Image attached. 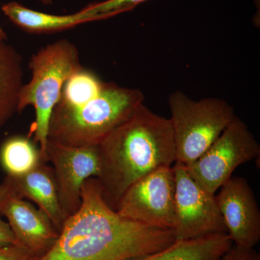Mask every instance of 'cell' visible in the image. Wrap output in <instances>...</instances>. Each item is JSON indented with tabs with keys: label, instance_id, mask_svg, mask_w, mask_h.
<instances>
[{
	"label": "cell",
	"instance_id": "obj_1",
	"mask_svg": "<svg viewBox=\"0 0 260 260\" xmlns=\"http://www.w3.org/2000/svg\"><path fill=\"white\" fill-rule=\"evenodd\" d=\"M175 242L173 231L132 221L112 209L93 177L84 183L79 209L66 218L56 242L39 260H124Z\"/></svg>",
	"mask_w": 260,
	"mask_h": 260
},
{
	"label": "cell",
	"instance_id": "obj_2",
	"mask_svg": "<svg viewBox=\"0 0 260 260\" xmlns=\"http://www.w3.org/2000/svg\"><path fill=\"white\" fill-rule=\"evenodd\" d=\"M103 199L116 210L133 183L159 168L176 162L170 119L141 104L97 145Z\"/></svg>",
	"mask_w": 260,
	"mask_h": 260
},
{
	"label": "cell",
	"instance_id": "obj_3",
	"mask_svg": "<svg viewBox=\"0 0 260 260\" xmlns=\"http://www.w3.org/2000/svg\"><path fill=\"white\" fill-rule=\"evenodd\" d=\"M139 89L106 83L98 96L73 109H54L48 141L72 147L96 146L144 102Z\"/></svg>",
	"mask_w": 260,
	"mask_h": 260
},
{
	"label": "cell",
	"instance_id": "obj_4",
	"mask_svg": "<svg viewBox=\"0 0 260 260\" xmlns=\"http://www.w3.org/2000/svg\"><path fill=\"white\" fill-rule=\"evenodd\" d=\"M82 68L78 48L68 39H60L42 48L29 62L31 79L20 89L18 113L28 106L34 107L35 120L30 133L34 135V143L39 145L44 162H47L51 114L60 99L64 83Z\"/></svg>",
	"mask_w": 260,
	"mask_h": 260
},
{
	"label": "cell",
	"instance_id": "obj_5",
	"mask_svg": "<svg viewBox=\"0 0 260 260\" xmlns=\"http://www.w3.org/2000/svg\"><path fill=\"white\" fill-rule=\"evenodd\" d=\"M168 102L176 162L185 167L198 160L237 116L234 108L219 98L194 101L176 90L170 94Z\"/></svg>",
	"mask_w": 260,
	"mask_h": 260
},
{
	"label": "cell",
	"instance_id": "obj_6",
	"mask_svg": "<svg viewBox=\"0 0 260 260\" xmlns=\"http://www.w3.org/2000/svg\"><path fill=\"white\" fill-rule=\"evenodd\" d=\"M259 155L260 145L255 137L246 123L236 116L198 160L184 167L200 185L215 194L238 167Z\"/></svg>",
	"mask_w": 260,
	"mask_h": 260
},
{
	"label": "cell",
	"instance_id": "obj_7",
	"mask_svg": "<svg viewBox=\"0 0 260 260\" xmlns=\"http://www.w3.org/2000/svg\"><path fill=\"white\" fill-rule=\"evenodd\" d=\"M173 169L175 181L173 232L176 241L227 234L215 194L194 180L182 164L175 162Z\"/></svg>",
	"mask_w": 260,
	"mask_h": 260
},
{
	"label": "cell",
	"instance_id": "obj_8",
	"mask_svg": "<svg viewBox=\"0 0 260 260\" xmlns=\"http://www.w3.org/2000/svg\"><path fill=\"white\" fill-rule=\"evenodd\" d=\"M174 195L173 167L159 168L140 178L126 189L116 211L132 221L173 231Z\"/></svg>",
	"mask_w": 260,
	"mask_h": 260
},
{
	"label": "cell",
	"instance_id": "obj_9",
	"mask_svg": "<svg viewBox=\"0 0 260 260\" xmlns=\"http://www.w3.org/2000/svg\"><path fill=\"white\" fill-rule=\"evenodd\" d=\"M47 162H50L65 220L81 205L84 183L99 174L96 146L72 147L48 141Z\"/></svg>",
	"mask_w": 260,
	"mask_h": 260
},
{
	"label": "cell",
	"instance_id": "obj_10",
	"mask_svg": "<svg viewBox=\"0 0 260 260\" xmlns=\"http://www.w3.org/2000/svg\"><path fill=\"white\" fill-rule=\"evenodd\" d=\"M215 195L233 245L254 249L260 240V211L245 178L232 177Z\"/></svg>",
	"mask_w": 260,
	"mask_h": 260
},
{
	"label": "cell",
	"instance_id": "obj_11",
	"mask_svg": "<svg viewBox=\"0 0 260 260\" xmlns=\"http://www.w3.org/2000/svg\"><path fill=\"white\" fill-rule=\"evenodd\" d=\"M0 215L8 220L19 244L39 258L50 250L59 237V231L46 214L3 181L0 184Z\"/></svg>",
	"mask_w": 260,
	"mask_h": 260
},
{
	"label": "cell",
	"instance_id": "obj_12",
	"mask_svg": "<svg viewBox=\"0 0 260 260\" xmlns=\"http://www.w3.org/2000/svg\"><path fill=\"white\" fill-rule=\"evenodd\" d=\"M4 182L23 199L30 200L60 231L65 218L61 211L55 178L51 166L42 162L32 172L17 177H5Z\"/></svg>",
	"mask_w": 260,
	"mask_h": 260
},
{
	"label": "cell",
	"instance_id": "obj_13",
	"mask_svg": "<svg viewBox=\"0 0 260 260\" xmlns=\"http://www.w3.org/2000/svg\"><path fill=\"white\" fill-rule=\"evenodd\" d=\"M233 246L227 234L176 241L164 250L124 260H218Z\"/></svg>",
	"mask_w": 260,
	"mask_h": 260
},
{
	"label": "cell",
	"instance_id": "obj_14",
	"mask_svg": "<svg viewBox=\"0 0 260 260\" xmlns=\"http://www.w3.org/2000/svg\"><path fill=\"white\" fill-rule=\"evenodd\" d=\"M2 10L15 25L25 31L34 34L60 31L80 24L97 21L96 19L85 15L81 10L73 15H51L29 9L15 2L3 5Z\"/></svg>",
	"mask_w": 260,
	"mask_h": 260
},
{
	"label": "cell",
	"instance_id": "obj_15",
	"mask_svg": "<svg viewBox=\"0 0 260 260\" xmlns=\"http://www.w3.org/2000/svg\"><path fill=\"white\" fill-rule=\"evenodd\" d=\"M23 77L21 56L6 41H0V128L18 112Z\"/></svg>",
	"mask_w": 260,
	"mask_h": 260
},
{
	"label": "cell",
	"instance_id": "obj_16",
	"mask_svg": "<svg viewBox=\"0 0 260 260\" xmlns=\"http://www.w3.org/2000/svg\"><path fill=\"white\" fill-rule=\"evenodd\" d=\"M42 162L44 161L39 147L29 137H10L0 147V165L6 177L25 175Z\"/></svg>",
	"mask_w": 260,
	"mask_h": 260
},
{
	"label": "cell",
	"instance_id": "obj_17",
	"mask_svg": "<svg viewBox=\"0 0 260 260\" xmlns=\"http://www.w3.org/2000/svg\"><path fill=\"white\" fill-rule=\"evenodd\" d=\"M105 84L93 72L82 68L67 80L54 109H73L82 107L98 96Z\"/></svg>",
	"mask_w": 260,
	"mask_h": 260
},
{
	"label": "cell",
	"instance_id": "obj_18",
	"mask_svg": "<svg viewBox=\"0 0 260 260\" xmlns=\"http://www.w3.org/2000/svg\"><path fill=\"white\" fill-rule=\"evenodd\" d=\"M148 0H105L85 7L81 11L96 20H104L116 15L131 11L138 5Z\"/></svg>",
	"mask_w": 260,
	"mask_h": 260
},
{
	"label": "cell",
	"instance_id": "obj_19",
	"mask_svg": "<svg viewBox=\"0 0 260 260\" xmlns=\"http://www.w3.org/2000/svg\"><path fill=\"white\" fill-rule=\"evenodd\" d=\"M39 257L21 245L0 247V260H39Z\"/></svg>",
	"mask_w": 260,
	"mask_h": 260
},
{
	"label": "cell",
	"instance_id": "obj_20",
	"mask_svg": "<svg viewBox=\"0 0 260 260\" xmlns=\"http://www.w3.org/2000/svg\"><path fill=\"white\" fill-rule=\"evenodd\" d=\"M218 260H260V255L254 249L233 245Z\"/></svg>",
	"mask_w": 260,
	"mask_h": 260
},
{
	"label": "cell",
	"instance_id": "obj_21",
	"mask_svg": "<svg viewBox=\"0 0 260 260\" xmlns=\"http://www.w3.org/2000/svg\"><path fill=\"white\" fill-rule=\"evenodd\" d=\"M20 244L8 222L0 215V247Z\"/></svg>",
	"mask_w": 260,
	"mask_h": 260
},
{
	"label": "cell",
	"instance_id": "obj_22",
	"mask_svg": "<svg viewBox=\"0 0 260 260\" xmlns=\"http://www.w3.org/2000/svg\"><path fill=\"white\" fill-rule=\"evenodd\" d=\"M7 39H8V36L0 25V41H7Z\"/></svg>",
	"mask_w": 260,
	"mask_h": 260
},
{
	"label": "cell",
	"instance_id": "obj_23",
	"mask_svg": "<svg viewBox=\"0 0 260 260\" xmlns=\"http://www.w3.org/2000/svg\"><path fill=\"white\" fill-rule=\"evenodd\" d=\"M41 3H42L44 5H50L52 3V1L51 0H39Z\"/></svg>",
	"mask_w": 260,
	"mask_h": 260
}]
</instances>
